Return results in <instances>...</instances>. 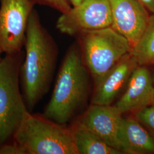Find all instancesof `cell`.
Instances as JSON below:
<instances>
[{
	"label": "cell",
	"mask_w": 154,
	"mask_h": 154,
	"mask_svg": "<svg viewBox=\"0 0 154 154\" xmlns=\"http://www.w3.org/2000/svg\"><path fill=\"white\" fill-rule=\"evenodd\" d=\"M24 48L20 80L25 103L32 112L49 90L58 53L55 41L35 9L28 22Z\"/></svg>",
	"instance_id": "cell-1"
},
{
	"label": "cell",
	"mask_w": 154,
	"mask_h": 154,
	"mask_svg": "<svg viewBox=\"0 0 154 154\" xmlns=\"http://www.w3.org/2000/svg\"><path fill=\"white\" fill-rule=\"evenodd\" d=\"M90 90L88 70L78 42L67 50L56 78L55 86L43 116L66 125L88 99Z\"/></svg>",
	"instance_id": "cell-2"
},
{
	"label": "cell",
	"mask_w": 154,
	"mask_h": 154,
	"mask_svg": "<svg viewBox=\"0 0 154 154\" xmlns=\"http://www.w3.org/2000/svg\"><path fill=\"white\" fill-rule=\"evenodd\" d=\"M12 139L23 154H79L70 127L31 112Z\"/></svg>",
	"instance_id": "cell-3"
},
{
	"label": "cell",
	"mask_w": 154,
	"mask_h": 154,
	"mask_svg": "<svg viewBox=\"0 0 154 154\" xmlns=\"http://www.w3.org/2000/svg\"><path fill=\"white\" fill-rule=\"evenodd\" d=\"M25 53L6 54L0 61V146L9 142L30 112L22 94L20 67Z\"/></svg>",
	"instance_id": "cell-4"
},
{
	"label": "cell",
	"mask_w": 154,
	"mask_h": 154,
	"mask_svg": "<svg viewBox=\"0 0 154 154\" xmlns=\"http://www.w3.org/2000/svg\"><path fill=\"white\" fill-rule=\"evenodd\" d=\"M77 37L83 60L95 84L132 50L129 41L111 26L85 32Z\"/></svg>",
	"instance_id": "cell-5"
},
{
	"label": "cell",
	"mask_w": 154,
	"mask_h": 154,
	"mask_svg": "<svg viewBox=\"0 0 154 154\" xmlns=\"http://www.w3.org/2000/svg\"><path fill=\"white\" fill-rule=\"evenodd\" d=\"M37 0H0V49L5 54L22 51L28 22Z\"/></svg>",
	"instance_id": "cell-6"
},
{
	"label": "cell",
	"mask_w": 154,
	"mask_h": 154,
	"mask_svg": "<svg viewBox=\"0 0 154 154\" xmlns=\"http://www.w3.org/2000/svg\"><path fill=\"white\" fill-rule=\"evenodd\" d=\"M112 17L107 0H84L61 13L56 28L62 34L78 36L90 30L110 27Z\"/></svg>",
	"instance_id": "cell-7"
},
{
	"label": "cell",
	"mask_w": 154,
	"mask_h": 154,
	"mask_svg": "<svg viewBox=\"0 0 154 154\" xmlns=\"http://www.w3.org/2000/svg\"><path fill=\"white\" fill-rule=\"evenodd\" d=\"M112 17L111 27L129 41L132 48L147 27L150 16L137 0H107Z\"/></svg>",
	"instance_id": "cell-8"
},
{
	"label": "cell",
	"mask_w": 154,
	"mask_h": 154,
	"mask_svg": "<svg viewBox=\"0 0 154 154\" xmlns=\"http://www.w3.org/2000/svg\"><path fill=\"white\" fill-rule=\"evenodd\" d=\"M153 104L154 77L146 66L138 65L132 72L124 93L114 106L123 115Z\"/></svg>",
	"instance_id": "cell-9"
},
{
	"label": "cell",
	"mask_w": 154,
	"mask_h": 154,
	"mask_svg": "<svg viewBox=\"0 0 154 154\" xmlns=\"http://www.w3.org/2000/svg\"><path fill=\"white\" fill-rule=\"evenodd\" d=\"M138 66L131 53L124 56L95 84L92 104L112 105L123 88H126L132 72Z\"/></svg>",
	"instance_id": "cell-10"
},
{
	"label": "cell",
	"mask_w": 154,
	"mask_h": 154,
	"mask_svg": "<svg viewBox=\"0 0 154 154\" xmlns=\"http://www.w3.org/2000/svg\"><path fill=\"white\" fill-rule=\"evenodd\" d=\"M122 118L114 106L93 104L79 121L105 143L120 151L118 134Z\"/></svg>",
	"instance_id": "cell-11"
},
{
	"label": "cell",
	"mask_w": 154,
	"mask_h": 154,
	"mask_svg": "<svg viewBox=\"0 0 154 154\" xmlns=\"http://www.w3.org/2000/svg\"><path fill=\"white\" fill-rule=\"evenodd\" d=\"M118 139L122 154L154 153V139L137 119L122 118Z\"/></svg>",
	"instance_id": "cell-12"
},
{
	"label": "cell",
	"mask_w": 154,
	"mask_h": 154,
	"mask_svg": "<svg viewBox=\"0 0 154 154\" xmlns=\"http://www.w3.org/2000/svg\"><path fill=\"white\" fill-rule=\"evenodd\" d=\"M79 154H119L121 152L108 145L78 121L70 127Z\"/></svg>",
	"instance_id": "cell-13"
},
{
	"label": "cell",
	"mask_w": 154,
	"mask_h": 154,
	"mask_svg": "<svg viewBox=\"0 0 154 154\" xmlns=\"http://www.w3.org/2000/svg\"><path fill=\"white\" fill-rule=\"evenodd\" d=\"M131 53L138 65L146 66L154 63V14H151L149 23Z\"/></svg>",
	"instance_id": "cell-14"
},
{
	"label": "cell",
	"mask_w": 154,
	"mask_h": 154,
	"mask_svg": "<svg viewBox=\"0 0 154 154\" xmlns=\"http://www.w3.org/2000/svg\"><path fill=\"white\" fill-rule=\"evenodd\" d=\"M136 118L154 139V104L137 111Z\"/></svg>",
	"instance_id": "cell-15"
},
{
	"label": "cell",
	"mask_w": 154,
	"mask_h": 154,
	"mask_svg": "<svg viewBox=\"0 0 154 154\" xmlns=\"http://www.w3.org/2000/svg\"><path fill=\"white\" fill-rule=\"evenodd\" d=\"M37 2L38 5L48 6L61 13L67 12L72 7L68 0H37Z\"/></svg>",
	"instance_id": "cell-16"
},
{
	"label": "cell",
	"mask_w": 154,
	"mask_h": 154,
	"mask_svg": "<svg viewBox=\"0 0 154 154\" xmlns=\"http://www.w3.org/2000/svg\"><path fill=\"white\" fill-rule=\"evenodd\" d=\"M0 154H23L22 149L13 141V143H5L0 146Z\"/></svg>",
	"instance_id": "cell-17"
},
{
	"label": "cell",
	"mask_w": 154,
	"mask_h": 154,
	"mask_svg": "<svg viewBox=\"0 0 154 154\" xmlns=\"http://www.w3.org/2000/svg\"><path fill=\"white\" fill-rule=\"evenodd\" d=\"M142 5L151 13L154 14V0H137Z\"/></svg>",
	"instance_id": "cell-18"
},
{
	"label": "cell",
	"mask_w": 154,
	"mask_h": 154,
	"mask_svg": "<svg viewBox=\"0 0 154 154\" xmlns=\"http://www.w3.org/2000/svg\"><path fill=\"white\" fill-rule=\"evenodd\" d=\"M72 6H75L80 4L84 0H68Z\"/></svg>",
	"instance_id": "cell-19"
},
{
	"label": "cell",
	"mask_w": 154,
	"mask_h": 154,
	"mask_svg": "<svg viewBox=\"0 0 154 154\" xmlns=\"http://www.w3.org/2000/svg\"><path fill=\"white\" fill-rule=\"evenodd\" d=\"M2 54H3V53H2V51H1V50L0 49V61H1V59H2V56H1V55H2Z\"/></svg>",
	"instance_id": "cell-20"
},
{
	"label": "cell",
	"mask_w": 154,
	"mask_h": 154,
	"mask_svg": "<svg viewBox=\"0 0 154 154\" xmlns=\"http://www.w3.org/2000/svg\"></svg>",
	"instance_id": "cell-21"
}]
</instances>
